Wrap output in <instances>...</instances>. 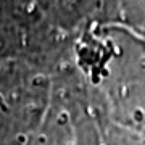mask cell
<instances>
[{
	"instance_id": "cell-1",
	"label": "cell",
	"mask_w": 145,
	"mask_h": 145,
	"mask_svg": "<svg viewBox=\"0 0 145 145\" xmlns=\"http://www.w3.org/2000/svg\"><path fill=\"white\" fill-rule=\"evenodd\" d=\"M113 119L127 131L145 132V48L131 58H121L116 71H111L106 89Z\"/></svg>"
}]
</instances>
